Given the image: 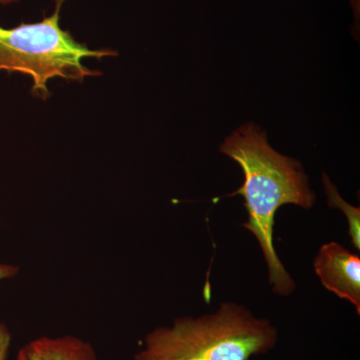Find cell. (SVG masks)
Listing matches in <instances>:
<instances>
[{
  "label": "cell",
  "instance_id": "obj_1",
  "mask_svg": "<svg viewBox=\"0 0 360 360\" xmlns=\"http://www.w3.org/2000/svg\"><path fill=\"white\" fill-rule=\"evenodd\" d=\"M219 149L238 163L245 175L243 186L226 196L245 198L248 220L243 226L259 243L272 290L279 295H290L295 290V283L274 248V219L284 205L304 210L314 207L316 196L310 189L309 177L300 161L274 150L266 134L255 123L239 127L226 137Z\"/></svg>",
  "mask_w": 360,
  "mask_h": 360
},
{
  "label": "cell",
  "instance_id": "obj_2",
  "mask_svg": "<svg viewBox=\"0 0 360 360\" xmlns=\"http://www.w3.org/2000/svg\"><path fill=\"white\" fill-rule=\"evenodd\" d=\"M277 330L243 305L222 303L213 314L182 317L144 338L135 360H250L276 345Z\"/></svg>",
  "mask_w": 360,
  "mask_h": 360
},
{
  "label": "cell",
  "instance_id": "obj_3",
  "mask_svg": "<svg viewBox=\"0 0 360 360\" xmlns=\"http://www.w3.org/2000/svg\"><path fill=\"white\" fill-rule=\"evenodd\" d=\"M65 0H56L53 14L37 23H22L13 28L0 26V71L30 75L33 92L42 98L49 96L47 82L59 77L84 80L101 75L84 65V58L115 56L108 49L91 51L79 44L59 25Z\"/></svg>",
  "mask_w": 360,
  "mask_h": 360
},
{
  "label": "cell",
  "instance_id": "obj_4",
  "mask_svg": "<svg viewBox=\"0 0 360 360\" xmlns=\"http://www.w3.org/2000/svg\"><path fill=\"white\" fill-rule=\"evenodd\" d=\"M324 288L354 305L360 314V258L338 243L322 245L314 262Z\"/></svg>",
  "mask_w": 360,
  "mask_h": 360
},
{
  "label": "cell",
  "instance_id": "obj_5",
  "mask_svg": "<svg viewBox=\"0 0 360 360\" xmlns=\"http://www.w3.org/2000/svg\"><path fill=\"white\" fill-rule=\"evenodd\" d=\"M16 360H97L90 343L77 336L40 338L25 345Z\"/></svg>",
  "mask_w": 360,
  "mask_h": 360
},
{
  "label": "cell",
  "instance_id": "obj_6",
  "mask_svg": "<svg viewBox=\"0 0 360 360\" xmlns=\"http://www.w3.org/2000/svg\"><path fill=\"white\" fill-rule=\"evenodd\" d=\"M322 182H323L324 191L328 195V203L329 207L338 208L345 213L348 221V234L352 239V245L357 250H360V210L359 207L350 205L347 202L338 189L333 186L331 180L326 174H322Z\"/></svg>",
  "mask_w": 360,
  "mask_h": 360
},
{
  "label": "cell",
  "instance_id": "obj_7",
  "mask_svg": "<svg viewBox=\"0 0 360 360\" xmlns=\"http://www.w3.org/2000/svg\"><path fill=\"white\" fill-rule=\"evenodd\" d=\"M11 331L0 322V360H6L8 355L9 347H11Z\"/></svg>",
  "mask_w": 360,
  "mask_h": 360
},
{
  "label": "cell",
  "instance_id": "obj_8",
  "mask_svg": "<svg viewBox=\"0 0 360 360\" xmlns=\"http://www.w3.org/2000/svg\"><path fill=\"white\" fill-rule=\"evenodd\" d=\"M18 274V267L11 264H0V281L4 279L11 278Z\"/></svg>",
  "mask_w": 360,
  "mask_h": 360
},
{
  "label": "cell",
  "instance_id": "obj_9",
  "mask_svg": "<svg viewBox=\"0 0 360 360\" xmlns=\"http://www.w3.org/2000/svg\"><path fill=\"white\" fill-rule=\"evenodd\" d=\"M18 0H0V4H4V6H7V4H14V2H18Z\"/></svg>",
  "mask_w": 360,
  "mask_h": 360
}]
</instances>
